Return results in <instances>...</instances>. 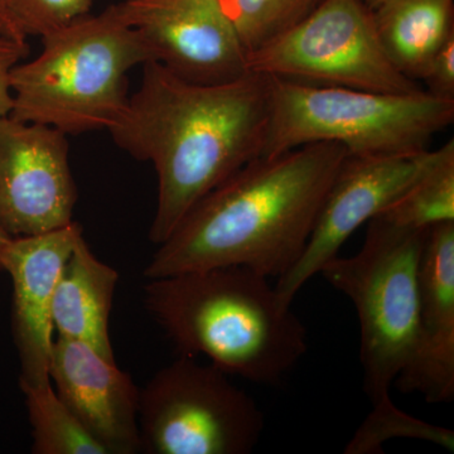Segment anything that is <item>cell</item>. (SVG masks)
<instances>
[{
    "mask_svg": "<svg viewBox=\"0 0 454 454\" xmlns=\"http://www.w3.org/2000/svg\"><path fill=\"white\" fill-rule=\"evenodd\" d=\"M27 42H20L0 35V118L11 115L13 109L12 73L28 55Z\"/></svg>",
    "mask_w": 454,
    "mask_h": 454,
    "instance_id": "23",
    "label": "cell"
},
{
    "mask_svg": "<svg viewBox=\"0 0 454 454\" xmlns=\"http://www.w3.org/2000/svg\"><path fill=\"white\" fill-rule=\"evenodd\" d=\"M441 149L437 162L378 216L411 229H429L454 221L453 140Z\"/></svg>",
    "mask_w": 454,
    "mask_h": 454,
    "instance_id": "18",
    "label": "cell"
},
{
    "mask_svg": "<svg viewBox=\"0 0 454 454\" xmlns=\"http://www.w3.org/2000/svg\"><path fill=\"white\" fill-rule=\"evenodd\" d=\"M428 230L373 217L363 249L351 258L336 256L319 273L356 309L364 389L372 405L390 399L391 385L413 355Z\"/></svg>",
    "mask_w": 454,
    "mask_h": 454,
    "instance_id": "6",
    "label": "cell"
},
{
    "mask_svg": "<svg viewBox=\"0 0 454 454\" xmlns=\"http://www.w3.org/2000/svg\"><path fill=\"white\" fill-rule=\"evenodd\" d=\"M82 236V227L74 221L44 234L12 238L5 249L3 270L13 286L12 328L20 356V385L51 381L53 294L62 269Z\"/></svg>",
    "mask_w": 454,
    "mask_h": 454,
    "instance_id": "12",
    "label": "cell"
},
{
    "mask_svg": "<svg viewBox=\"0 0 454 454\" xmlns=\"http://www.w3.org/2000/svg\"><path fill=\"white\" fill-rule=\"evenodd\" d=\"M394 384L428 403L454 399V221L429 227L419 264L413 355Z\"/></svg>",
    "mask_w": 454,
    "mask_h": 454,
    "instance_id": "14",
    "label": "cell"
},
{
    "mask_svg": "<svg viewBox=\"0 0 454 454\" xmlns=\"http://www.w3.org/2000/svg\"><path fill=\"white\" fill-rule=\"evenodd\" d=\"M361 2L365 3L367 7H369L370 9H372V11H373V9L378 8V5L380 4L382 0H361Z\"/></svg>",
    "mask_w": 454,
    "mask_h": 454,
    "instance_id": "26",
    "label": "cell"
},
{
    "mask_svg": "<svg viewBox=\"0 0 454 454\" xmlns=\"http://www.w3.org/2000/svg\"><path fill=\"white\" fill-rule=\"evenodd\" d=\"M372 14L385 53L413 82L454 35V0H382Z\"/></svg>",
    "mask_w": 454,
    "mask_h": 454,
    "instance_id": "16",
    "label": "cell"
},
{
    "mask_svg": "<svg viewBox=\"0 0 454 454\" xmlns=\"http://www.w3.org/2000/svg\"><path fill=\"white\" fill-rule=\"evenodd\" d=\"M136 94L109 128L114 142L153 164L158 202L149 240L162 244L203 197L262 157L270 118V76L249 73L205 85L146 62Z\"/></svg>",
    "mask_w": 454,
    "mask_h": 454,
    "instance_id": "1",
    "label": "cell"
},
{
    "mask_svg": "<svg viewBox=\"0 0 454 454\" xmlns=\"http://www.w3.org/2000/svg\"><path fill=\"white\" fill-rule=\"evenodd\" d=\"M229 376L186 355L155 373L140 389V452L252 453L264 415Z\"/></svg>",
    "mask_w": 454,
    "mask_h": 454,
    "instance_id": "7",
    "label": "cell"
},
{
    "mask_svg": "<svg viewBox=\"0 0 454 454\" xmlns=\"http://www.w3.org/2000/svg\"><path fill=\"white\" fill-rule=\"evenodd\" d=\"M442 149L400 155H346L331 182L304 252L274 286L292 306L304 284L339 256L351 235L404 195L441 157Z\"/></svg>",
    "mask_w": 454,
    "mask_h": 454,
    "instance_id": "9",
    "label": "cell"
},
{
    "mask_svg": "<svg viewBox=\"0 0 454 454\" xmlns=\"http://www.w3.org/2000/svg\"><path fill=\"white\" fill-rule=\"evenodd\" d=\"M12 236H9L4 230L0 227V270H3V259H4L5 249H7Z\"/></svg>",
    "mask_w": 454,
    "mask_h": 454,
    "instance_id": "25",
    "label": "cell"
},
{
    "mask_svg": "<svg viewBox=\"0 0 454 454\" xmlns=\"http://www.w3.org/2000/svg\"><path fill=\"white\" fill-rule=\"evenodd\" d=\"M0 35L20 42H27V37L20 31L16 20L12 16L8 0H0Z\"/></svg>",
    "mask_w": 454,
    "mask_h": 454,
    "instance_id": "24",
    "label": "cell"
},
{
    "mask_svg": "<svg viewBox=\"0 0 454 454\" xmlns=\"http://www.w3.org/2000/svg\"><path fill=\"white\" fill-rule=\"evenodd\" d=\"M118 282V271L98 259L82 236L68 256L53 294L57 336L80 340L115 361L109 319Z\"/></svg>",
    "mask_w": 454,
    "mask_h": 454,
    "instance_id": "15",
    "label": "cell"
},
{
    "mask_svg": "<svg viewBox=\"0 0 454 454\" xmlns=\"http://www.w3.org/2000/svg\"><path fill=\"white\" fill-rule=\"evenodd\" d=\"M43 49L12 73L18 121L68 134L106 129L127 107L128 74L153 61L116 4L42 37Z\"/></svg>",
    "mask_w": 454,
    "mask_h": 454,
    "instance_id": "4",
    "label": "cell"
},
{
    "mask_svg": "<svg viewBox=\"0 0 454 454\" xmlns=\"http://www.w3.org/2000/svg\"><path fill=\"white\" fill-rule=\"evenodd\" d=\"M250 73L313 85L411 94L423 90L382 49L372 9L361 0H325L298 25L247 56Z\"/></svg>",
    "mask_w": 454,
    "mask_h": 454,
    "instance_id": "8",
    "label": "cell"
},
{
    "mask_svg": "<svg viewBox=\"0 0 454 454\" xmlns=\"http://www.w3.org/2000/svg\"><path fill=\"white\" fill-rule=\"evenodd\" d=\"M373 409L356 434L346 447L348 454L381 453L382 444L393 438H415L428 441L453 452L452 430L433 426L411 417L397 409L391 399L372 405Z\"/></svg>",
    "mask_w": 454,
    "mask_h": 454,
    "instance_id": "20",
    "label": "cell"
},
{
    "mask_svg": "<svg viewBox=\"0 0 454 454\" xmlns=\"http://www.w3.org/2000/svg\"><path fill=\"white\" fill-rule=\"evenodd\" d=\"M116 8L153 61L181 79L217 85L250 73L249 53L221 0H122Z\"/></svg>",
    "mask_w": 454,
    "mask_h": 454,
    "instance_id": "11",
    "label": "cell"
},
{
    "mask_svg": "<svg viewBox=\"0 0 454 454\" xmlns=\"http://www.w3.org/2000/svg\"><path fill=\"white\" fill-rule=\"evenodd\" d=\"M77 201L67 136L49 125L0 118V227L12 238L74 223Z\"/></svg>",
    "mask_w": 454,
    "mask_h": 454,
    "instance_id": "10",
    "label": "cell"
},
{
    "mask_svg": "<svg viewBox=\"0 0 454 454\" xmlns=\"http://www.w3.org/2000/svg\"><path fill=\"white\" fill-rule=\"evenodd\" d=\"M50 380L57 395L106 454L140 452V389L115 361L56 336Z\"/></svg>",
    "mask_w": 454,
    "mask_h": 454,
    "instance_id": "13",
    "label": "cell"
},
{
    "mask_svg": "<svg viewBox=\"0 0 454 454\" xmlns=\"http://www.w3.org/2000/svg\"><path fill=\"white\" fill-rule=\"evenodd\" d=\"M325 0H221L247 53L298 25Z\"/></svg>",
    "mask_w": 454,
    "mask_h": 454,
    "instance_id": "19",
    "label": "cell"
},
{
    "mask_svg": "<svg viewBox=\"0 0 454 454\" xmlns=\"http://www.w3.org/2000/svg\"><path fill=\"white\" fill-rule=\"evenodd\" d=\"M270 118L262 157L315 143L342 145L352 155L427 151L454 121V100L428 91L385 94L313 85L270 76Z\"/></svg>",
    "mask_w": 454,
    "mask_h": 454,
    "instance_id": "5",
    "label": "cell"
},
{
    "mask_svg": "<svg viewBox=\"0 0 454 454\" xmlns=\"http://www.w3.org/2000/svg\"><path fill=\"white\" fill-rule=\"evenodd\" d=\"M348 152L315 143L259 157L197 203L145 270L146 279L239 265L280 278L301 258Z\"/></svg>",
    "mask_w": 454,
    "mask_h": 454,
    "instance_id": "2",
    "label": "cell"
},
{
    "mask_svg": "<svg viewBox=\"0 0 454 454\" xmlns=\"http://www.w3.org/2000/svg\"><path fill=\"white\" fill-rule=\"evenodd\" d=\"M422 82L433 97L454 100V35L437 51Z\"/></svg>",
    "mask_w": 454,
    "mask_h": 454,
    "instance_id": "22",
    "label": "cell"
},
{
    "mask_svg": "<svg viewBox=\"0 0 454 454\" xmlns=\"http://www.w3.org/2000/svg\"><path fill=\"white\" fill-rule=\"evenodd\" d=\"M94 0H8L12 16L27 38L44 37L89 16Z\"/></svg>",
    "mask_w": 454,
    "mask_h": 454,
    "instance_id": "21",
    "label": "cell"
},
{
    "mask_svg": "<svg viewBox=\"0 0 454 454\" xmlns=\"http://www.w3.org/2000/svg\"><path fill=\"white\" fill-rule=\"evenodd\" d=\"M32 428V453L106 454L68 411L51 381L20 385Z\"/></svg>",
    "mask_w": 454,
    "mask_h": 454,
    "instance_id": "17",
    "label": "cell"
},
{
    "mask_svg": "<svg viewBox=\"0 0 454 454\" xmlns=\"http://www.w3.org/2000/svg\"><path fill=\"white\" fill-rule=\"evenodd\" d=\"M145 306L186 356L227 375L277 384L306 355L307 328L269 278L230 265L148 279Z\"/></svg>",
    "mask_w": 454,
    "mask_h": 454,
    "instance_id": "3",
    "label": "cell"
}]
</instances>
